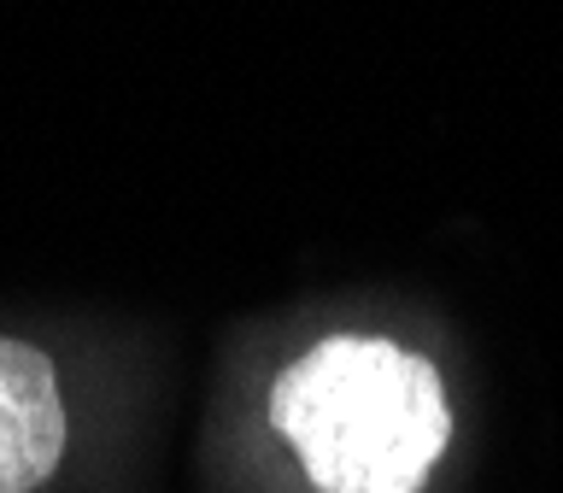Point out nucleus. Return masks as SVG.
<instances>
[{
    "label": "nucleus",
    "instance_id": "1",
    "mask_svg": "<svg viewBox=\"0 0 563 493\" xmlns=\"http://www.w3.org/2000/svg\"><path fill=\"white\" fill-rule=\"evenodd\" d=\"M271 423L323 493H417L452 440L440 370L382 335L299 352L271 387Z\"/></svg>",
    "mask_w": 563,
    "mask_h": 493
},
{
    "label": "nucleus",
    "instance_id": "2",
    "mask_svg": "<svg viewBox=\"0 0 563 493\" xmlns=\"http://www.w3.org/2000/svg\"><path fill=\"white\" fill-rule=\"evenodd\" d=\"M65 440L70 412L53 359L18 335H0V493L47 487Z\"/></svg>",
    "mask_w": 563,
    "mask_h": 493
}]
</instances>
